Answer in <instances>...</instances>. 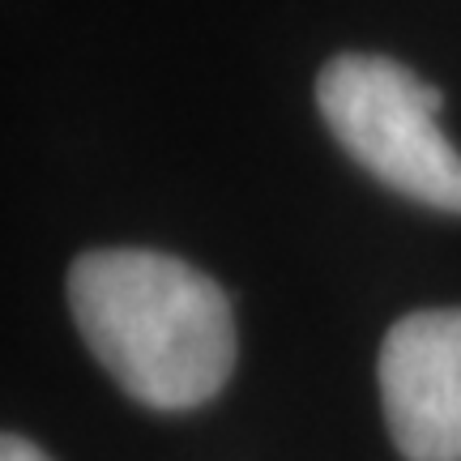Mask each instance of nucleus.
Here are the masks:
<instances>
[{"mask_svg":"<svg viewBox=\"0 0 461 461\" xmlns=\"http://www.w3.org/2000/svg\"><path fill=\"white\" fill-rule=\"evenodd\" d=\"M0 461H51L43 457L31 440H22V436H5V445H0Z\"/></svg>","mask_w":461,"mask_h":461,"instance_id":"4","label":"nucleus"},{"mask_svg":"<svg viewBox=\"0 0 461 461\" xmlns=\"http://www.w3.org/2000/svg\"><path fill=\"white\" fill-rule=\"evenodd\" d=\"M68 308L95 359L154 411H193L235 367V321L214 278L146 248L86 252L68 269Z\"/></svg>","mask_w":461,"mask_h":461,"instance_id":"1","label":"nucleus"},{"mask_svg":"<svg viewBox=\"0 0 461 461\" xmlns=\"http://www.w3.org/2000/svg\"><path fill=\"white\" fill-rule=\"evenodd\" d=\"M316 107L359 167L402 197L461 214V154L440 132L445 95L384 56H338L316 77Z\"/></svg>","mask_w":461,"mask_h":461,"instance_id":"2","label":"nucleus"},{"mask_svg":"<svg viewBox=\"0 0 461 461\" xmlns=\"http://www.w3.org/2000/svg\"><path fill=\"white\" fill-rule=\"evenodd\" d=\"M380 397L402 457L461 461V308L397 321L380 346Z\"/></svg>","mask_w":461,"mask_h":461,"instance_id":"3","label":"nucleus"}]
</instances>
